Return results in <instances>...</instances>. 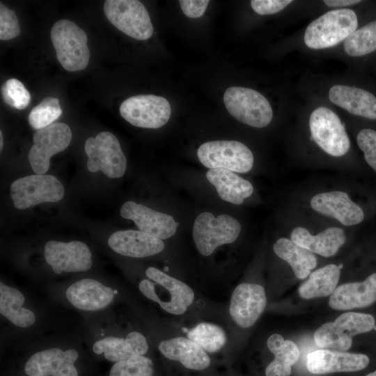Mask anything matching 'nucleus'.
Wrapping results in <instances>:
<instances>
[{
	"instance_id": "nucleus-23",
	"label": "nucleus",
	"mask_w": 376,
	"mask_h": 376,
	"mask_svg": "<svg viewBox=\"0 0 376 376\" xmlns=\"http://www.w3.org/2000/svg\"><path fill=\"white\" fill-rule=\"evenodd\" d=\"M158 350L167 359L179 362L192 370H203L211 363L209 354L186 336H178L160 341Z\"/></svg>"
},
{
	"instance_id": "nucleus-26",
	"label": "nucleus",
	"mask_w": 376,
	"mask_h": 376,
	"mask_svg": "<svg viewBox=\"0 0 376 376\" xmlns=\"http://www.w3.org/2000/svg\"><path fill=\"white\" fill-rule=\"evenodd\" d=\"M205 175L208 182L215 187L219 196L226 202L241 205L253 194V185L233 171L212 169Z\"/></svg>"
},
{
	"instance_id": "nucleus-30",
	"label": "nucleus",
	"mask_w": 376,
	"mask_h": 376,
	"mask_svg": "<svg viewBox=\"0 0 376 376\" xmlns=\"http://www.w3.org/2000/svg\"><path fill=\"white\" fill-rule=\"evenodd\" d=\"M313 340L321 349L341 352L350 349L353 343L349 330L337 318L334 322H326L317 329Z\"/></svg>"
},
{
	"instance_id": "nucleus-41",
	"label": "nucleus",
	"mask_w": 376,
	"mask_h": 376,
	"mask_svg": "<svg viewBox=\"0 0 376 376\" xmlns=\"http://www.w3.org/2000/svg\"><path fill=\"white\" fill-rule=\"evenodd\" d=\"M323 2L329 7H343L360 3V0H324Z\"/></svg>"
},
{
	"instance_id": "nucleus-16",
	"label": "nucleus",
	"mask_w": 376,
	"mask_h": 376,
	"mask_svg": "<svg viewBox=\"0 0 376 376\" xmlns=\"http://www.w3.org/2000/svg\"><path fill=\"white\" fill-rule=\"evenodd\" d=\"M44 255L47 263L56 274L85 272L92 266V253L88 246L80 241H48L45 245Z\"/></svg>"
},
{
	"instance_id": "nucleus-15",
	"label": "nucleus",
	"mask_w": 376,
	"mask_h": 376,
	"mask_svg": "<svg viewBox=\"0 0 376 376\" xmlns=\"http://www.w3.org/2000/svg\"><path fill=\"white\" fill-rule=\"evenodd\" d=\"M267 305L265 290L260 284L242 283L233 290L228 312L232 320L240 328L251 327Z\"/></svg>"
},
{
	"instance_id": "nucleus-3",
	"label": "nucleus",
	"mask_w": 376,
	"mask_h": 376,
	"mask_svg": "<svg viewBox=\"0 0 376 376\" xmlns=\"http://www.w3.org/2000/svg\"><path fill=\"white\" fill-rule=\"evenodd\" d=\"M146 276L147 279L139 283V290L164 312L182 315L193 304L195 293L186 283L155 267H148Z\"/></svg>"
},
{
	"instance_id": "nucleus-18",
	"label": "nucleus",
	"mask_w": 376,
	"mask_h": 376,
	"mask_svg": "<svg viewBox=\"0 0 376 376\" xmlns=\"http://www.w3.org/2000/svg\"><path fill=\"white\" fill-rule=\"evenodd\" d=\"M120 213L123 218L132 220L139 230L162 240L171 237L178 226L171 215L132 201L123 203Z\"/></svg>"
},
{
	"instance_id": "nucleus-35",
	"label": "nucleus",
	"mask_w": 376,
	"mask_h": 376,
	"mask_svg": "<svg viewBox=\"0 0 376 376\" xmlns=\"http://www.w3.org/2000/svg\"><path fill=\"white\" fill-rule=\"evenodd\" d=\"M267 346L269 350L274 355L273 360L293 366L299 359V350L297 345L292 340H285L279 334H272L267 340Z\"/></svg>"
},
{
	"instance_id": "nucleus-40",
	"label": "nucleus",
	"mask_w": 376,
	"mask_h": 376,
	"mask_svg": "<svg viewBox=\"0 0 376 376\" xmlns=\"http://www.w3.org/2000/svg\"><path fill=\"white\" fill-rule=\"evenodd\" d=\"M180 6L183 13L189 18L202 16L209 3L208 0H180Z\"/></svg>"
},
{
	"instance_id": "nucleus-34",
	"label": "nucleus",
	"mask_w": 376,
	"mask_h": 376,
	"mask_svg": "<svg viewBox=\"0 0 376 376\" xmlns=\"http://www.w3.org/2000/svg\"><path fill=\"white\" fill-rule=\"evenodd\" d=\"M152 361L143 356H135L116 362L111 367L109 376H152Z\"/></svg>"
},
{
	"instance_id": "nucleus-7",
	"label": "nucleus",
	"mask_w": 376,
	"mask_h": 376,
	"mask_svg": "<svg viewBox=\"0 0 376 376\" xmlns=\"http://www.w3.org/2000/svg\"><path fill=\"white\" fill-rule=\"evenodd\" d=\"M241 232L237 219L228 214L214 217L209 212L199 214L194 221L192 237L199 253L210 256L222 245L233 243Z\"/></svg>"
},
{
	"instance_id": "nucleus-14",
	"label": "nucleus",
	"mask_w": 376,
	"mask_h": 376,
	"mask_svg": "<svg viewBox=\"0 0 376 376\" xmlns=\"http://www.w3.org/2000/svg\"><path fill=\"white\" fill-rule=\"evenodd\" d=\"M72 139L70 127L63 123H55L36 130L28 159L36 174L46 173L52 155L65 150Z\"/></svg>"
},
{
	"instance_id": "nucleus-1",
	"label": "nucleus",
	"mask_w": 376,
	"mask_h": 376,
	"mask_svg": "<svg viewBox=\"0 0 376 376\" xmlns=\"http://www.w3.org/2000/svg\"><path fill=\"white\" fill-rule=\"evenodd\" d=\"M290 207L346 228L361 225L368 217L365 205L343 182L311 186L293 195Z\"/></svg>"
},
{
	"instance_id": "nucleus-11",
	"label": "nucleus",
	"mask_w": 376,
	"mask_h": 376,
	"mask_svg": "<svg viewBox=\"0 0 376 376\" xmlns=\"http://www.w3.org/2000/svg\"><path fill=\"white\" fill-rule=\"evenodd\" d=\"M104 12L115 27L136 40H148L153 33L148 12L140 1L106 0Z\"/></svg>"
},
{
	"instance_id": "nucleus-27",
	"label": "nucleus",
	"mask_w": 376,
	"mask_h": 376,
	"mask_svg": "<svg viewBox=\"0 0 376 376\" xmlns=\"http://www.w3.org/2000/svg\"><path fill=\"white\" fill-rule=\"evenodd\" d=\"M276 256L291 267L299 279H306L318 266L315 254L299 246L288 237H279L273 244Z\"/></svg>"
},
{
	"instance_id": "nucleus-28",
	"label": "nucleus",
	"mask_w": 376,
	"mask_h": 376,
	"mask_svg": "<svg viewBox=\"0 0 376 376\" xmlns=\"http://www.w3.org/2000/svg\"><path fill=\"white\" fill-rule=\"evenodd\" d=\"M341 265L334 263L313 270L299 285V296L305 299L330 296L338 286Z\"/></svg>"
},
{
	"instance_id": "nucleus-5",
	"label": "nucleus",
	"mask_w": 376,
	"mask_h": 376,
	"mask_svg": "<svg viewBox=\"0 0 376 376\" xmlns=\"http://www.w3.org/2000/svg\"><path fill=\"white\" fill-rule=\"evenodd\" d=\"M50 36L56 58L65 70L76 72L87 67L90 51L84 31L72 21L63 19L53 24Z\"/></svg>"
},
{
	"instance_id": "nucleus-39",
	"label": "nucleus",
	"mask_w": 376,
	"mask_h": 376,
	"mask_svg": "<svg viewBox=\"0 0 376 376\" xmlns=\"http://www.w3.org/2000/svg\"><path fill=\"white\" fill-rule=\"evenodd\" d=\"M292 2L290 0H252L250 3L256 13L265 15L276 13Z\"/></svg>"
},
{
	"instance_id": "nucleus-9",
	"label": "nucleus",
	"mask_w": 376,
	"mask_h": 376,
	"mask_svg": "<svg viewBox=\"0 0 376 376\" xmlns=\"http://www.w3.org/2000/svg\"><path fill=\"white\" fill-rule=\"evenodd\" d=\"M201 163L209 169H224L235 173H246L254 164L251 150L237 141H212L203 143L197 150Z\"/></svg>"
},
{
	"instance_id": "nucleus-38",
	"label": "nucleus",
	"mask_w": 376,
	"mask_h": 376,
	"mask_svg": "<svg viewBox=\"0 0 376 376\" xmlns=\"http://www.w3.org/2000/svg\"><path fill=\"white\" fill-rule=\"evenodd\" d=\"M20 33L18 19L15 13L0 3V39L8 40L16 38Z\"/></svg>"
},
{
	"instance_id": "nucleus-42",
	"label": "nucleus",
	"mask_w": 376,
	"mask_h": 376,
	"mask_svg": "<svg viewBox=\"0 0 376 376\" xmlns=\"http://www.w3.org/2000/svg\"><path fill=\"white\" fill-rule=\"evenodd\" d=\"M3 146V134L2 131H0V150H1Z\"/></svg>"
},
{
	"instance_id": "nucleus-6",
	"label": "nucleus",
	"mask_w": 376,
	"mask_h": 376,
	"mask_svg": "<svg viewBox=\"0 0 376 376\" xmlns=\"http://www.w3.org/2000/svg\"><path fill=\"white\" fill-rule=\"evenodd\" d=\"M310 140L334 159L345 156L351 143L344 124L338 115L326 107H319L309 117Z\"/></svg>"
},
{
	"instance_id": "nucleus-29",
	"label": "nucleus",
	"mask_w": 376,
	"mask_h": 376,
	"mask_svg": "<svg viewBox=\"0 0 376 376\" xmlns=\"http://www.w3.org/2000/svg\"><path fill=\"white\" fill-rule=\"evenodd\" d=\"M24 295L17 288L0 283V313L13 324L19 328L31 327L36 320L35 313L23 307Z\"/></svg>"
},
{
	"instance_id": "nucleus-8",
	"label": "nucleus",
	"mask_w": 376,
	"mask_h": 376,
	"mask_svg": "<svg viewBox=\"0 0 376 376\" xmlns=\"http://www.w3.org/2000/svg\"><path fill=\"white\" fill-rule=\"evenodd\" d=\"M224 102L232 116L249 126L265 127L272 120L273 111L269 102L261 93L253 89L230 87L224 94Z\"/></svg>"
},
{
	"instance_id": "nucleus-2",
	"label": "nucleus",
	"mask_w": 376,
	"mask_h": 376,
	"mask_svg": "<svg viewBox=\"0 0 376 376\" xmlns=\"http://www.w3.org/2000/svg\"><path fill=\"white\" fill-rule=\"evenodd\" d=\"M288 228L292 241L324 258L336 255L347 241V228L290 207Z\"/></svg>"
},
{
	"instance_id": "nucleus-33",
	"label": "nucleus",
	"mask_w": 376,
	"mask_h": 376,
	"mask_svg": "<svg viewBox=\"0 0 376 376\" xmlns=\"http://www.w3.org/2000/svg\"><path fill=\"white\" fill-rule=\"evenodd\" d=\"M61 114L58 99L47 97L32 109L28 120L31 127L38 130L53 124Z\"/></svg>"
},
{
	"instance_id": "nucleus-13",
	"label": "nucleus",
	"mask_w": 376,
	"mask_h": 376,
	"mask_svg": "<svg viewBox=\"0 0 376 376\" xmlns=\"http://www.w3.org/2000/svg\"><path fill=\"white\" fill-rule=\"evenodd\" d=\"M119 111L120 116L134 126L157 129L167 123L171 109L165 97L155 95H139L124 100Z\"/></svg>"
},
{
	"instance_id": "nucleus-25",
	"label": "nucleus",
	"mask_w": 376,
	"mask_h": 376,
	"mask_svg": "<svg viewBox=\"0 0 376 376\" xmlns=\"http://www.w3.org/2000/svg\"><path fill=\"white\" fill-rule=\"evenodd\" d=\"M328 95L332 103L351 114L376 119V97L368 91L338 84L329 89Z\"/></svg>"
},
{
	"instance_id": "nucleus-32",
	"label": "nucleus",
	"mask_w": 376,
	"mask_h": 376,
	"mask_svg": "<svg viewBox=\"0 0 376 376\" xmlns=\"http://www.w3.org/2000/svg\"><path fill=\"white\" fill-rule=\"evenodd\" d=\"M344 50L350 56H362L376 50V20L354 31L344 42Z\"/></svg>"
},
{
	"instance_id": "nucleus-37",
	"label": "nucleus",
	"mask_w": 376,
	"mask_h": 376,
	"mask_svg": "<svg viewBox=\"0 0 376 376\" xmlns=\"http://www.w3.org/2000/svg\"><path fill=\"white\" fill-rule=\"evenodd\" d=\"M356 139L366 164L376 173V130L363 128L358 132Z\"/></svg>"
},
{
	"instance_id": "nucleus-19",
	"label": "nucleus",
	"mask_w": 376,
	"mask_h": 376,
	"mask_svg": "<svg viewBox=\"0 0 376 376\" xmlns=\"http://www.w3.org/2000/svg\"><path fill=\"white\" fill-rule=\"evenodd\" d=\"M370 363L367 354L320 349L306 357V368L313 374L323 375L341 372H357Z\"/></svg>"
},
{
	"instance_id": "nucleus-36",
	"label": "nucleus",
	"mask_w": 376,
	"mask_h": 376,
	"mask_svg": "<svg viewBox=\"0 0 376 376\" xmlns=\"http://www.w3.org/2000/svg\"><path fill=\"white\" fill-rule=\"evenodd\" d=\"M3 100L8 106L24 109L31 101V95L24 84L16 79L6 81L1 88Z\"/></svg>"
},
{
	"instance_id": "nucleus-17",
	"label": "nucleus",
	"mask_w": 376,
	"mask_h": 376,
	"mask_svg": "<svg viewBox=\"0 0 376 376\" xmlns=\"http://www.w3.org/2000/svg\"><path fill=\"white\" fill-rule=\"evenodd\" d=\"M76 350L46 349L31 355L24 366L28 376H78Z\"/></svg>"
},
{
	"instance_id": "nucleus-10",
	"label": "nucleus",
	"mask_w": 376,
	"mask_h": 376,
	"mask_svg": "<svg viewBox=\"0 0 376 376\" xmlns=\"http://www.w3.org/2000/svg\"><path fill=\"white\" fill-rule=\"evenodd\" d=\"M88 157L86 166L95 173L101 171L109 178H121L127 169V159L116 136L109 132H101L85 142Z\"/></svg>"
},
{
	"instance_id": "nucleus-31",
	"label": "nucleus",
	"mask_w": 376,
	"mask_h": 376,
	"mask_svg": "<svg viewBox=\"0 0 376 376\" xmlns=\"http://www.w3.org/2000/svg\"><path fill=\"white\" fill-rule=\"evenodd\" d=\"M185 336L198 345L207 354L221 351L228 342L225 329L210 322L196 324L185 331Z\"/></svg>"
},
{
	"instance_id": "nucleus-4",
	"label": "nucleus",
	"mask_w": 376,
	"mask_h": 376,
	"mask_svg": "<svg viewBox=\"0 0 376 376\" xmlns=\"http://www.w3.org/2000/svg\"><path fill=\"white\" fill-rule=\"evenodd\" d=\"M357 17L353 10H331L308 25L304 40L306 45L311 49L331 47L345 40L357 30Z\"/></svg>"
},
{
	"instance_id": "nucleus-12",
	"label": "nucleus",
	"mask_w": 376,
	"mask_h": 376,
	"mask_svg": "<svg viewBox=\"0 0 376 376\" xmlns=\"http://www.w3.org/2000/svg\"><path fill=\"white\" fill-rule=\"evenodd\" d=\"M61 182L54 176L35 174L20 178L10 185V194L14 206L19 210L42 203H54L64 196Z\"/></svg>"
},
{
	"instance_id": "nucleus-20",
	"label": "nucleus",
	"mask_w": 376,
	"mask_h": 376,
	"mask_svg": "<svg viewBox=\"0 0 376 376\" xmlns=\"http://www.w3.org/2000/svg\"><path fill=\"white\" fill-rule=\"evenodd\" d=\"M376 302V271L363 279L337 286L330 295L329 306L334 310L365 308Z\"/></svg>"
},
{
	"instance_id": "nucleus-22",
	"label": "nucleus",
	"mask_w": 376,
	"mask_h": 376,
	"mask_svg": "<svg viewBox=\"0 0 376 376\" xmlns=\"http://www.w3.org/2000/svg\"><path fill=\"white\" fill-rule=\"evenodd\" d=\"M108 244L116 253L130 258H146L161 253L164 242L151 235L135 230L114 232L108 239Z\"/></svg>"
},
{
	"instance_id": "nucleus-24",
	"label": "nucleus",
	"mask_w": 376,
	"mask_h": 376,
	"mask_svg": "<svg viewBox=\"0 0 376 376\" xmlns=\"http://www.w3.org/2000/svg\"><path fill=\"white\" fill-rule=\"evenodd\" d=\"M92 349L96 354H104L108 361L116 363L135 356H143L148 352L149 346L143 334L133 331L125 338L104 337L94 343Z\"/></svg>"
},
{
	"instance_id": "nucleus-43",
	"label": "nucleus",
	"mask_w": 376,
	"mask_h": 376,
	"mask_svg": "<svg viewBox=\"0 0 376 376\" xmlns=\"http://www.w3.org/2000/svg\"><path fill=\"white\" fill-rule=\"evenodd\" d=\"M365 376H376V370H374L373 372H371V373L367 374Z\"/></svg>"
},
{
	"instance_id": "nucleus-21",
	"label": "nucleus",
	"mask_w": 376,
	"mask_h": 376,
	"mask_svg": "<svg viewBox=\"0 0 376 376\" xmlns=\"http://www.w3.org/2000/svg\"><path fill=\"white\" fill-rule=\"evenodd\" d=\"M116 292L97 280L86 278L71 284L65 291V296L75 308L96 311L109 306Z\"/></svg>"
}]
</instances>
